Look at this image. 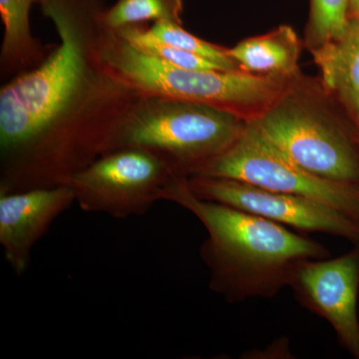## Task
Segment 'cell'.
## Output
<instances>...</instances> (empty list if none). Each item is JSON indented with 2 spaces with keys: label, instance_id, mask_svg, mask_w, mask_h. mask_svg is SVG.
I'll list each match as a JSON object with an SVG mask.
<instances>
[{
  "label": "cell",
  "instance_id": "obj_5",
  "mask_svg": "<svg viewBox=\"0 0 359 359\" xmlns=\"http://www.w3.org/2000/svg\"><path fill=\"white\" fill-rule=\"evenodd\" d=\"M245 123L208 104L140 96L122 123L116 149H144L177 176L190 178L230 147Z\"/></svg>",
  "mask_w": 359,
  "mask_h": 359
},
{
  "label": "cell",
  "instance_id": "obj_16",
  "mask_svg": "<svg viewBox=\"0 0 359 359\" xmlns=\"http://www.w3.org/2000/svg\"><path fill=\"white\" fill-rule=\"evenodd\" d=\"M114 32L144 53L177 67L185 69L223 70L207 59L161 41L144 25L125 26Z\"/></svg>",
  "mask_w": 359,
  "mask_h": 359
},
{
  "label": "cell",
  "instance_id": "obj_2",
  "mask_svg": "<svg viewBox=\"0 0 359 359\" xmlns=\"http://www.w3.org/2000/svg\"><path fill=\"white\" fill-rule=\"evenodd\" d=\"M161 200L192 212L208 231L200 255L210 271V290L230 304L255 297L273 299L289 285L295 264L330 257L320 243L297 235L275 222L201 199L188 178H176Z\"/></svg>",
  "mask_w": 359,
  "mask_h": 359
},
{
  "label": "cell",
  "instance_id": "obj_11",
  "mask_svg": "<svg viewBox=\"0 0 359 359\" xmlns=\"http://www.w3.org/2000/svg\"><path fill=\"white\" fill-rule=\"evenodd\" d=\"M320 81L359 130V22L349 20L339 39L311 53Z\"/></svg>",
  "mask_w": 359,
  "mask_h": 359
},
{
  "label": "cell",
  "instance_id": "obj_10",
  "mask_svg": "<svg viewBox=\"0 0 359 359\" xmlns=\"http://www.w3.org/2000/svg\"><path fill=\"white\" fill-rule=\"evenodd\" d=\"M74 202L67 184L0 195V244L16 276L25 273L33 247Z\"/></svg>",
  "mask_w": 359,
  "mask_h": 359
},
{
  "label": "cell",
  "instance_id": "obj_15",
  "mask_svg": "<svg viewBox=\"0 0 359 359\" xmlns=\"http://www.w3.org/2000/svg\"><path fill=\"white\" fill-rule=\"evenodd\" d=\"M348 23V0H309L304 46L313 53L339 39Z\"/></svg>",
  "mask_w": 359,
  "mask_h": 359
},
{
  "label": "cell",
  "instance_id": "obj_14",
  "mask_svg": "<svg viewBox=\"0 0 359 359\" xmlns=\"http://www.w3.org/2000/svg\"><path fill=\"white\" fill-rule=\"evenodd\" d=\"M183 0H117L103 11V22L111 30L144 25L147 21H169L183 25Z\"/></svg>",
  "mask_w": 359,
  "mask_h": 359
},
{
  "label": "cell",
  "instance_id": "obj_7",
  "mask_svg": "<svg viewBox=\"0 0 359 359\" xmlns=\"http://www.w3.org/2000/svg\"><path fill=\"white\" fill-rule=\"evenodd\" d=\"M164 161L136 147L114 149L73 175L67 185L83 211L116 219L142 216L173 180Z\"/></svg>",
  "mask_w": 359,
  "mask_h": 359
},
{
  "label": "cell",
  "instance_id": "obj_3",
  "mask_svg": "<svg viewBox=\"0 0 359 359\" xmlns=\"http://www.w3.org/2000/svg\"><path fill=\"white\" fill-rule=\"evenodd\" d=\"M255 121L309 173L359 186V130L320 78L299 73Z\"/></svg>",
  "mask_w": 359,
  "mask_h": 359
},
{
  "label": "cell",
  "instance_id": "obj_4",
  "mask_svg": "<svg viewBox=\"0 0 359 359\" xmlns=\"http://www.w3.org/2000/svg\"><path fill=\"white\" fill-rule=\"evenodd\" d=\"M102 55L111 69L140 96L208 104L247 121L261 117L297 76L177 67L144 53L107 27L103 32Z\"/></svg>",
  "mask_w": 359,
  "mask_h": 359
},
{
  "label": "cell",
  "instance_id": "obj_18",
  "mask_svg": "<svg viewBox=\"0 0 359 359\" xmlns=\"http://www.w3.org/2000/svg\"><path fill=\"white\" fill-rule=\"evenodd\" d=\"M349 20L359 22V0H348Z\"/></svg>",
  "mask_w": 359,
  "mask_h": 359
},
{
  "label": "cell",
  "instance_id": "obj_6",
  "mask_svg": "<svg viewBox=\"0 0 359 359\" xmlns=\"http://www.w3.org/2000/svg\"><path fill=\"white\" fill-rule=\"evenodd\" d=\"M195 176L237 180L266 190L304 196L359 221L358 185L309 173L269 139L255 120L247 121L230 147Z\"/></svg>",
  "mask_w": 359,
  "mask_h": 359
},
{
  "label": "cell",
  "instance_id": "obj_9",
  "mask_svg": "<svg viewBox=\"0 0 359 359\" xmlns=\"http://www.w3.org/2000/svg\"><path fill=\"white\" fill-rule=\"evenodd\" d=\"M299 306L334 328L339 344L359 359V247L334 259H304L289 285Z\"/></svg>",
  "mask_w": 359,
  "mask_h": 359
},
{
  "label": "cell",
  "instance_id": "obj_1",
  "mask_svg": "<svg viewBox=\"0 0 359 359\" xmlns=\"http://www.w3.org/2000/svg\"><path fill=\"white\" fill-rule=\"evenodd\" d=\"M59 43L0 88V195L66 185L116 149L140 97L102 55L105 0H41Z\"/></svg>",
  "mask_w": 359,
  "mask_h": 359
},
{
  "label": "cell",
  "instance_id": "obj_17",
  "mask_svg": "<svg viewBox=\"0 0 359 359\" xmlns=\"http://www.w3.org/2000/svg\"><path fill=\"white\" fill-rule=\"evenodd\" d=\"M149 29L161 41L207 59L223 70L240 71L235 61L229 56L228 48L199 39L184 29L182 25L169 21H157Z\"/></svg>",
  "mask_w": 359,
  "mask_h": 359
},
{
  "label": "cell",
  "instance_id": "obj_8",
  "mask_svg": "<svg viewBox=\"0 0 359 359\" xmlns=\"http://www.w3.org/2000/svg\"><path fill=\"white\" fill-rule=\"evenodd\" d=\"M188 185L201 199L231 205L287 228L344 238L359 247L358 219L320 201L218 177H190Z\"/></svg>",
  "mask_w": 359,
  "mask_h": 359
},
{
  "label": "cell",
  "instance_id": "obj_12",
  "mask_svg": "<svg viewBox=\"0 0 359 359\" xmlns=\"http://www.w3.org/2000/svg\"><path fill=\"white\" fill-rule=\"evenodd\" d=\"M302 42L294 28L280 25L266 34L250 37L226 49L238 69L266 77H294L301 73Z\"/></svg>",
  "mask_w": 359,
  "mask_h": 359
},
{
  "label": "cell",
  "instance_id": "obj_13",
  "mask_svg": "<svg viewBox=\"0 0 359 359\" xmlns=\"http://www.w3.org/2000/svg\"><path fill=\"white\" fill-rule=\"evenodd\" d=\"M41 0H0L4 32L0 49V77L6 82L34 69L49 55L53 44H43L30 27V11Z\"/></svg>",
  "mask_w": 359,
  "mask_h": 359
}]
</instances>
